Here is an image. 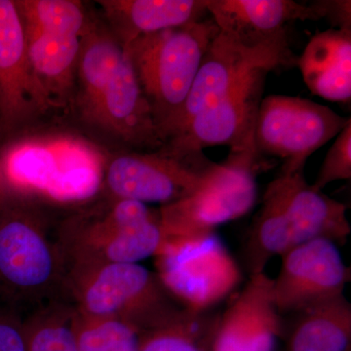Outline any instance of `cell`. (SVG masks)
<instances>
[{
  "mask_svg": "<svg viewBox=\"0 0 351 351\" xmlns=\"http://www.w3.org/2000/svg\"><path fill=\"white\" fill-rule=\"evenodd\" d=\"M73 332L78 351H138L142 334L123 321L85 317L76 311Z\"/></svg>",
  "mask_w": 351,
  "mask_h": 351,
  "instance_id": "cell-26",
  "label": "cell"
},
{
  "mask_svg": "<svg viewBox=\"0 0 351 351\" xmlns=\"http://www.w3.org/2000/svg\"><path fill=\"white\" fill-rule=\"evenodd\" d=\"M101 17L122 47L142 36L207 18V0H98Z\"/></svg>",
  "mask_w": 351,
  "mask_h": 351,
  "instance_id": "cell-18",
  "label": "cell"
},
{
  "mask_svg": "<svg viewBox=\"0 0 351 351\" xmlns=\"http://www.w3.org/2000/svg\"><path fill=\"white\" fill-rule=\"evenodd\" d=\"M269 69L251 71L232 91L196 114L165 147L181 154L228 145L230 152L255 149V128Z\"/></svg>",
  "mask_w": 351,
  "mask_h": 351,
  "instance_id": "cell-13",
  "label": "cell"
},
{
  "mask_svg": "<svg viewBox=\"0 0 351 351\" xmlns=\"http://www.w3.org/2000/svg\"><path fill=\"white\" fill-rule=\"evenodd\" d=\"M51 208L15 198H0V298L34 302L66 290L68 263Z\"/></svg>",
  "mask_w": 351,
  "mask_h": 351,
  "instance_id": "cell-3",
  "label": "cell"
},
{
  "mask_svg": "<svg viewBox=\"0 0 351 351\" xmlns=\"http://www.w3.org/2000/svg\"><path fill=\"white\" fill-rule=\"evenodd\" d=\"M297 66L311 93L325 100L351 99V31L330 29L306 44Z\"/></svg>",
  "mask_w": 351,
  "mask_h": 351,
  "instance_id": "cell-19",
  "label": "cell"
},
{
  "mask_svg": "<svg viewBox=\"0 0 351 351\" xmlns=\"http://www.w3.org/2000/svg\"><path fill=\"white\" fill-rule=\"evenodd\" d=\"M110 154L78 129L46 120L0 141V198L85 206L101 196Z\"/></svg>",
  "mask_w": 351,
  "mask_h": 351,
  "instance_id": "cell-1",
  "label": "cell"
},
{
  "mask_svg": "<svg viewBox=\"0 0 351 351\" xmlns=\"http://www.w3.org/2000/svg\"><path fill=\"white\" fill-rule=\"evenodd\" d=\"M258 156L256 149L230 152L212 179L195 195L160 208L167 239L214 232L241 218L257 200Z\"/></svg>",
  "mask_w": 351,
  "mask_h": 351,
  "instance_id": "cell-9",
  "label": "cell"
},
{
  "mask_svg": "<svg viewBox=\"0 0 351 351\" xmlns=\"http://www.w3.org/2000/svg\"><path fill=\"white\" fill-rule=\"evenodd\" d=\"M272 282L263 272L251 276L219 318L212 351H274L282 323L272 301Z\"/></svg>",
  "mask_w": 351,
  "mask_h": 351,
  "instance_id": "cell-17",
  "label": "cell"
},
{
  "mask_svg": "<svg viewBox=\"0 0 351 351\" xmlns=\"http://www.w3.org/2000/svg\"><path fill=\"white\" fill-rule=\"evenodd\" d=\"M298 58L289 41L249 48L219 32L203 57L188 97L163 132L168 142L203 110L225 97L251 71L297 66Z\"/></svg>",
  "mask_w": 351,
  "mask_h": 351,
  "instance_id": "cell-11",
  "label": "cell"
},
{
  "mask_svg": "<svg viewBox=\"0 0 351 351\" xmlns=\"http://www.w3.org/2000/svg\"><path fill=\"white\" fill-rule=\"evenodd\" d=\"M282 265L272 279L271 295L279 314H295L343 295L350 267L343 263L336 243L307 241L281 256Z\"/></svg>",
  "mask_w": 351,
  "mask_h": 351,
  "instance_id": "cell-14",
  "label": "cell"
},
{
  "mask_svg": "<svg viewBox=\"0 0 351 351\" xmlns=\"http://www.w3.org/2000/svg\"><path fill=\"white\" fill-rule=\"evenodd\" d=\"M206 7L219 32L249 48L288 41L294 21L321 20L313 3L292 0H207Z\"/></svg>",
  "mask_w": 351,
  "mask_h": 351,
  "instance_id": "cell-16",
  "label": "cell"
},
{
  "mask_svg": "<svg viewBox=\"0 0 351 351\" xmlns=\"http://www.w3.org/2000/svg\"><path fill=\"white\" fill-rule=\"evenodd\" d=\"M295 315L288 351H350L351 304L345 295Z\"/></svg>",
  "mask_w": 351,
  "mask_h": 351,
  "instance_id": "cell-22",
  "label": "cell"
},
{
  "mask_svg": "<svg viewBox=\"0 0 351 351\" xmlns=\"http://www.w3.org/2000/svg\"><path fill=\"white\" fill-rule=\"evenodd\" d=\"M304 169L280 173L269 182L246 247L251 276L262 274L274 256L313 239L345 243L351 228L346 208L306 182Z\"/></svg>",
  "mask_w": 351,
  "mask_h": 351,
  "instance_id": "cell-2",
  "label": "cell"
},
{
  "mask_svg": "<svg viewBox=\"0 0 351 351\" xmlns=\"http://www.w3.org/2000/svg\"><path fill=\"white\" fill-rule=\"evenodd\" d=\"M82 124L112 138L119 149L154 152L165 145L125 52Z\"/></svg>",
  "mask_w": 351,
  "mask_h": 351,
  "instance_id": "cell-15",
  "label": "cell"
},
{
  "mask_svg": "<svg viewBox=\"0 0 351 351\" xmlns=\"http://www.w3.org/2000/svg\"><path fill=\"white\" fill-rule=\"evenodd\" d=\"M34 77L54 113H69L75 98L82 38L27 32Z\"/></svg>",
  "mask_w": 351,
  "mask_h": 351,
  "instance_id": "cell-20",
  "label": "cell"
},
{
  "mask_svg": "<svg viewBox=\"0 0 351 351\" xmlns=\"http://www.w3.org/2000/svg\"><path fill=\"white\" fill-rule=\"evenodd\" d=\"M25 31L82 38L95 11L76 0H15Z\"/></svg>",
  "mask_w": 351,
  "mask_h": 351,
  "instance_id": "cell-23",
  "label": "cell"
},
{
  "mask_svg": "<svg viewBox=\"0 0 351 351\" xmlns=\"http://www.w3.org/2000/svg\"><path fill=\"white\" fill-rule=\"evenodd\" d=\"M351 179V120L337 136L321 165L314 188L322 191L339 180Z\"/></svg>",
  "mask_w": 351,
  "mask_h": 351,
  "instance_id": "cell-27",
  "label": "cell"
},
{
  "mask_svg": "<svg viewBox=\"0 0 351 351\" xmlns=\"http://www.w3.org/2000/svg\"><path fill=\"white\" fill-rule=\"evenodd\" d=\"M66 292L80 315L123 321L140 332L167 326L189 309L156 272L138 263H105L69 270Z\"/></svg>",
  "mask_w": 351,
  "mask_h": 351,
  "instance_id": "cell-5",
  "label": "cell"
},
{
  "mask_svg": "<svg viewBox=\"0 0 351 351\" xmlns=\"http://www.w3.org/2000/svg\"><path fill=\"white\" fill-rule=\"evenodd\" d=\"M313 3L321 19H326L337 29L351 31L350 0H320Z\"/></svg>",
  "mask_w": 351,
  "mask_h": 351,
  "instance_id": "cell-29",
  "label": "cell"
},
{
  "mask_svg": "<svg viewBox=\"0 0 351 351\" xmlns=\"http://www.w3.org/2000/svg\"><path fill=\"white\" fill-rule=\"evenodd\" d=\"M156 257L161 282L193 313L223 301L241 280L239 265L214 232L168 239Z\"/></svg>",
  "mask_w": 351,
  "mask_h": 351,
  "instance_id": "cell-8",
  "label": "cell"
},
{
  "mask_svg": "<svg viewBox=\"0 0 351 351\" xmlns=\"http://www.w3.org/2000/svg\"><path fill=\"white\" fill-rule=\"evenodd\" d=\"M54 113L32 71L15 0H0V141Z\"/></svg>",
  "mask_w": 351,
  "mask_h": 351,
  "instance_id": "cell-12",
  "label": "cell"
},
{
  "mask_svg": "<svg viewBox=\"0 0 351 351\" xmlns=\"http://www.w3.org/2000/svg\"><path fill=\"white\" fill-rule=\"evenodd\" d=\"M69 270L105 263H138L167 241L159 211L144 203L101 195L58 226Z\"/></svg>",
  "mask_w": 351,
  "mask_h": 351,
  "instance_id": "cell-4",
  "label": "cell"
},
{
  "mask_svg": "<svg viewBox=\"0 0 351 351\" xmlns=\"http://www.w3.org/2000/svg\"><path fill=\"white\" fill-rule=\"evenodd\" d=\"M350 120L308 99L265 97L256 121V152L283 159V169H304L308 157L337 137Z\"/></svg>",
  "mask_w": 351,
  "mask_h": 351,
  "instance_id": "cell-10",
  "label": "cell"
},
{
  "mask_svg": "<svg viewBox=\"0 0 351 351\" xmlns=\"http://www.w3.org/2000/svg\"><path fill=\"white\" fill-rule=\"evenodd\" d=\"M219 318L189 311L172 324L142 332L138 351H212Z\"/></svg>",
  "mask_w": 351,
  "mask_h": 351,
  "instance_id": "cell-24",
  "label": "cell"
},
{
  "mask_svg": "<svg viewBox=\"0 0 351 351\" xmlns=\"http://www.w3.org/2000/svg\"><path fill=\"white\" fill-rule=\"evenodd\" d=\"M75 308L51 302L25 320L27 351H78L73 319Z\"/></svg>",
  "mask_w": 351,
  "mask_h": 351,
  "instance_id": "cell-25",
  "label": "cell"
},
{
  "mask_svg": "<svg viewBox=\"0 0 351 351\" xmlns=\"http://www.w3.org/2000/svg\"><path fill=\"white\" fill-rule=\"evenodd\" d=\"M219 32L212 18H205L142 36L124 48L162 138Z\"/></svg>",
  "mask_w": 351,
  "mask_h": 351,
  "instance_id": "cell-6",
  "label": "cell"
},
{
  "mask_svg": "<svg viewBox=\"0 0 351 351\" xmlns=\"http://www.w3.org/2000/svg\"><path fill=\"white\" fill-rule=\"evenodd\" d=\"M219 168L203 152L180 154L165 145L154 152L117 149L106 166L101 195L166 206L195 195Z\"/></svg>",
  "mask_w": 351,
  "mask_h": 351,
  "instance_id": "cell-7",
  "label": "cell"
},
{
  "mask_svg": "<svg viewBox=\"0 0 351 351\" xmlns=\"http://www.w3.org/2000/svg\"><path fill=\"white\" fill-rule=\"evenodd\" d=\"M0 351H27L25 320L3 306H0Z\"/></svg>",
  "mask_w": 351,
  "mask_h": 351,
  "instance_id": "cell-28",
  "label": "cell"
},
{
  "mask_svg": "<svg viewBox=\"0 0 351 351\" xmlns=\"http://www.w3.org/2000/svg\"><path fill=\"white\" fill-rule=\"evenodd\" d=\"M124 49L100 14L82 38L75 98L69 113L82 123L112 80Z\"/></svg>",
  "mask_w": 351,
  "mask_h": 351,
  "instance_id": "cell-21",
  "label": "cell"
}]
</instances>
